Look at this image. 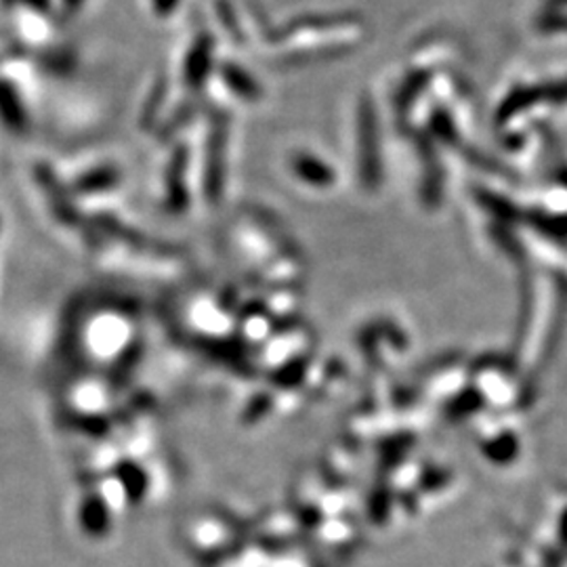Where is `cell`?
I'll use <instances>...</instances> for the list:
<instances>
[{
	"label": "cell",
	"instance_id": "obj_1",
	"mask_svg": "<svg viewBox=\"0 0 567 567\" xmlns=\"http://www.w3.org/2000/svg\"><path fill=\"white\" fill-rule=\"evenodd\" d=\"M213 65V39L208 34H200L192 49L185 55V65H183V74L189 86H200L208 79Z\"/></svg>",
	"mask_w": 567,
	"mask_h": 567
},
{
	"label": "cell",
	"instance_id": "obj_2",
	"mask_svg": "<svg viewBox=\"0 0 567 567\" xmlns=\"http://www.w3.org/2000/svg\"><path fill=\"white\" fill-rule=\"evenodd\" d=\"M0 118L9 124L7 128H11V131L25 128L23 124L28 121L20 91L16 89L13 82H9L7 79H0Z\"/></svg>",
	"mask_w": 567,
	"mask_h": 567
},
{
	"label": "cell",
	"instance_id": "obj_3",
	"mask_svg": "<svg viewBox=\"0 0 567 567\" xmlns=\"http://www.w3.org/2000/svg\"><path fill=\"white\" fill-rule=\"evenodd\" d=\"M107 522L110 519H107V511H105L103 503L91 501V503H86L82 507V526H84L89 534L102 536V534L107 532Z\"/></svg>",
	"mask_w": 567,
	"mask_h": 567
},
{
	"label": "cell",
	"instance_id": "obj_4",
	"mask_svg": "<svg viewBox=\"0 0 567 567\" xmlns=\"http://www.w3.org/2000/svg\"><path fill=\"white\" fill-rule=\"evenodd\" d=\"M224 79L234 91H238L240 95H246V97H255L257 91H259L255 81L238 65H231V63L224 65Z\"/></svg>",
	"mask_w": 567,
	"mask_h": 567
},
{
	"label": "cell",
	"instance_id": "obj_5",
	"mask_svg": "<svg viewBox=\"0 0 567 567\" xmlns=\"http://www.w3.org/2000/svg\"><path fill=\"white\" fill-rule=\"evenodd\" d=\"M179 4H182V0H150V7H152V11L158 16V18H171L177 9H179Z\"/></svg>",
	"mask_w": 567,
	"mask_h": 567
},
{
	"label": "cell",
	"instance_id": "obj_6",
	"mask_svg": "<svg viewBox=\"0 0 567 567\" xmlns=\"http://www.w3.org/2000/svg\"><path fill=\"white\" fill-rule=\"evenodd\" d=\"M60 2L65 7V11H70V13L79 11L82 4H84V0H60Z\"/></svg>",
	"mask_w": 567,
	"mask_h": 567
}]
</instances>
